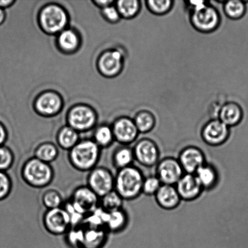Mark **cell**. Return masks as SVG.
Listing matches in <instances>:
<instances>
[{
	"label": "cell",
	"mask_w": 248,
	"mask_h": 248,
	"mask_svg": "<svg viewBox=\"0 0 248 248\" xmlns=\"http://www.w3.org/2000/svg\"><path fill=\"white\" fill-rule=\"evenodd\" d=\"M101 148L93 140H80L68 153L70 165L77 171L89 172L97 167Z\"/></svg>",
	"instance_id": "obj_1"
},
{
	"label": "cell",
	"mask_w": 248,
	"mask_h": 248,
	"mask_svg": "<svg viewBox=\"0 0 248 248\" xmlns=\"http://www.w3.org/2000/svg\"><path fill=\"white\" fill-rule=\"evenodd\" d=\"M144 178L142 171L134 165L119 170L115 176L114 190L124 201L135 200L142 194Z\"/></svg>",
	"instance_id": "obj_2"
},
{
	"label": "cell",
	"mask_w": 248,
	"mask_h": 248,
	"mask_svg": "<svg viewBox=\"0 0 248 248\" xmlns=\"http://www.w3.org/2000/svg\"><path fill=\"white\" fill-rule=\"evenodd\" d=\"M23 181L31 188H45L50 186L55 177L52 165L37 158H29L24 162L21 170Z\"/></svg>",
	"instance_id": "obj_3"
},
{
	"label": "cell",
	"mask_w": 248,
	"mask_h": 248,
	"mask_svg": "<svg viewBox=\"0 0 248 248\" xmlns=\"http://www.w3.org/2000/svg\"><path fill=\"white\" fill-rule=\"evenodd\" d=\"M86 186L101 198L115 189V176L108 168L97 166L89 172Z\"/></svg>",
	"instance_id": "obj_4"
},
{
	"label": "cell",
	"mask_w": 248,
	"mask_h": 248,
	"mask_svg": "<svg viewBox=\"0 0 248 248\" xmlns=\"http://www.w3.org/2000/svg\"><path fill=\"white\" fill-rule=\"evenodd\" d=\"M43 224L45 230L53 235L65 234L71 228L69 214L62 206L46 210L43 216Z\"/></svg>",
	"instance_id": "obj_5"
},
{
	"label": "cell",
	"mask_w": 248,
	"mask_h": 248,
	"mask_svg": "<svg viewBox=\"0 0 248 248\" xmlns=\"http://www.w3.org/2000/svg\"><path fill=\"white\" fill-rule=\"evenodd\" d=\"M78 212L86 216L99 206L100 198L87 186L77 187L69 200Z\"/></svg>",
	"instance_id": "obj_6"
},
{
	"label": "cell",
	"mask_w": 248,
	"mask_h": 248,
	"mask_svg": "<svg viewBox=\"0 0 248 248\" xmlns=\"http://www.w3.org/2000/svg\"><path fill=\"white\" fill-rule=\"evenodd\" d=\"M184 174V170L177 158H163L155 166V176L162 184L176 186Z\"/></svg>",
	"instance_id": "obj_7"
},
{
	"label": "cell",
	"mask_w": 248,
	"mask_h": 248,
	"mask_svg": "<svg viewBox=\"0 0 248 248\" xmlns=\"http://www.w3.org/2000/svg\"><path fill=\"white\" fill-rule=\"evenodd\" d=\"M133 148L135 160L138 164L147 168L156 166L160 160V150L154 141L142 139Z\"/></svg>",
	"instance_id": "obj_8"
},
{
	"label": "cell",
	"mask_w": 248,
	"mask_h": 248,
	"mask_svg": "<svg viewBox=\"0 0 248 248\" xmlns=\"http://www.w3.org/2000/svg\"><path fill=\"white\" fill-rule=\"evenodd\" d=\"M177 159L185 173L195 174L197 170L206 163L205 153L201 148L194 146L184 148Z\"/></svg>",
	"instance_id": "obj_9"
},
{
	"label": "cell",
	"mask_w": 248,
	"mask_h": 248,
	"mask_svg": "<svg viewBox=\"0 0 248 248\" xmlns=\"http://www.w3.org/2000/svg\"><path fill=\"white\" fill-rule=\"evenodd\" d=\"M41 23L50 33H56L64 28L67 16L64 10L55 5L46 7L41 14Z\"/></svg>",
	"instance_id": "obj_10"
},
{
	"label": "cell",
	"mask_w": 248,
	"mask_h": 248,
	"mask_svg": "<svg viewBox=\"0 0 248 248\" xmlns=\"http://www.w3.org/2000/svg\"><path fill=\"white\" fill-rule=\"evenodd\" d=\"M229 135L228 126L220 121H213L208 123L204 126L202 133L204 142L213 147L223 144Z\"/></svg>",
	"instance_id": "obj_11"
},
{
	"label": "cell",
	"mask_w": 248,
	"mask_h": 248,
	"mask_svg": "<svg viewBox=\"0 0 248 248\" xmlns=\"http://www.w3.org/2000/svg\"><path fill=\"white\" fill-rule=\"evenodd\" d=\"M175 186L182 201L186 202L196 200L203 191L194 174L185 173Z\"/></svg>",
	"instance_id": "obj_12"
},
{
	"label": "cell",
	"mask_w": 248,
	"mask_h": 248,
	"mask_svg": "<svg viewBox=\"0 0 248 248\" xmlns=\"http://www.w3.org/2000/svg\"><path fill=\"white\" fill-rule=\"evenodd\" d=\"M95 122V116L91 108L78 106L70 111L69 116L70 126L78 131L89 130Z\"/></svg>",
	"instance_id": "obj_13"
},
{
	"label": "cell",
	"mask_w": 248,
	"mask_h": 248,
	"mask_svg": "<svg viewBox=\"0 0 248 248\" xmlns=\"http://www.w3.org/2000/svg\"><path fill=\"white\" fill-rule=\"evenodd\" d=\"M115 140L121 145H129L138 137L139 131L135 122L127 118L120 119L112 128Z\"/></svg>",
	"instance_id": "obj_14"
},
{
	"label": "cell",
	"mask_w": 248,
	"mask_h": 248,
	"mask_svg": "<svg viewBox=\"0 0 248 248\" xmlns=\"http://www.w3.org/2000/svg\"><path fill=\"white\" fill-rule=\"evenodd\" d=\"M155 197L157 205L165 210H174L182 201L176 186L170 185L162 184Z\"/></svg>",
	"instance_id": "obj_15"
},
{
	"label": "cell",
	"mask_w": 248,
	"mask_h": 248,
	"mask_svg": "<svg viewBox=\"0 0 248 248\" xmlns=\"http://www.w3.org/2000/svg\"><path fill=\"white\" fill-rule=\"evenodd\" d=\"M193 22L199 30L209 31L216 28L218 23V16L213 7L205 6L194 11Z\"/></svg>",
	"instance_id": "obj_16"
},
{
	"label": "cell",
	"mask_w": 248,
	"mask_h": 248,
	"mask_svg": "<svg viewBox=\"0 0 248 248\" xmlns=\"http://www.w3.org/2000/svg\"><path fill=\"white\" fill-rule=\"evenodd\" d=\"M84 228V236L80 248H103L108 241V231L104 228Z\"/></svg>",
	"instance_id": "obj_17"
},
{
	"label": "cell",
	"mask_w": 248,
	"mask_h": 248,
	"mask_svg": "<svg viewBox=\"0 0 248 248\" xmlns=\"http://www.w3.org/2000/svg\"><path fill=\"white\" fill-rule=\"evenodd\" d=\"M194 174L203 191L215 188L219 180L217 169L214 165L207 162L199 168Z\"/></svg>",
	"instance_id": "obj_18"
},
{
	"label": "cell",
	"mask_w": 248,
	"mask_h": 248,
	"mask_svg": "<svg viewBox=\"0 0 248 248\" xmlns=\"http://www.w3.org/2000/svg\"><path fill=\"white\" fill-rule=\"evenodd\" d=\"M122 65V56L117 51L108 52L102 56L99 67L104 74L113 75L120 71Z\"/></svg>",
	"instance_id": "obj_19"
},
{
	"label": "cell",
	"mask_w": 248,
	"mask_h": 248,
	"mask_svg": "<svg viewBox=\"0 0 248 248\" xmlns=\"http://www.w3.org/2000/svg\"><path fill=\"white\" fill-rule=\"evenodd\" d=\"M128 220V214L123 208L109 212L106 230L115 234L122 232L127 227Z\"/></svg>",
	"instance_id": "obj_20"
},
{
	"label": "cell",
	"mask_w": 248,
	"mask_h": 248,
	"mask_svg": "<svg viewBox=\"0 0 248 248\" xmlns=\"http://www.w3.org/2000/svg\"><path fill=\"white\" fill-rule=\"evenodd\" d=\"M135 160L133 148L129 145H121L113 153V166L118 170L131 166Z\"/></svg>",
	"instance_id": "obj_21"
},
{
	"label": "cell",
	"mask_w": 248,
	"mask_h": 248,
	"mask_svg": "<svg viewBox=\"0 0 248 248\" xmlns=\"http://www.w3.org/2000/svg\"><path fill=\"white\" fill-rule=\"evenodd\" d=\"M62 102L57 94L51 92L41 95L36 102L38 110L41 113L51 115L59 110Z\"/></svg>",
	"instance_id": "obj_22"
},
{
	"label": "cell",
	"mask_w": 248,
	"mask_h": 248,
	"mask_svg": "<svg viewBox=\"0 0 248 248\" xmlns=\"http://www.w3.org/2000/svg\"><path fill=\"white\" fill-rule=\"evenodd\" d=\"M33 155V157L50 164L57 159L60 151L54 143L46 142L39 144L34 150Z\"/></svg>",
	"instance_id": "obj_23"
},
{
	"label": "cell",
	"mask_w": 248,
	"mask_h": 248,
	"mask_svg": "<svg viewBox=\"0 0 248 248\" xmlns=\"http://www.w3.org/2000/svg\"><path fill=\"white\" fill-rule=\"evenodd\" d=\"M79 140L78 132L70 126L61 129L57 137L58 146L68 152L76 145Z\"/></svg>",
	"instance_id": "obj_24"
},
{
	"label": "cell",
	"mask_w": 248,
	"mask_h": 248,
	"mask_svg": "<svg viewBox=\"0 0 248 248\" xmlns=\"http://www.w3.org/2000/svg\"><path fill=\"white\" fill-rule=\"evenodd\" d=\"M108 215V212L99 206L86 216L82 225L86 227L106 229Z\"/></svg>",
	"instance_id": "obj_25"
},
{
	"label": "cell",
	"mask_w": 248,
	"mask_h": 248,
	"mask_svg": "<svg viewBox=\"0 0 248 248\" xmlns=\"http://www.w3.org/2000/svg\"><path fill=\"white\" fill-rule=\"evenodd\" d=\"M241 108L237 104H229L223 107L220 112V121L228 126L236 125L241 120Z\"/></svg>",
	"instance_id": "obj_26"
},
{
	"label": "cell",
	"mask_w": 248,
	"mask_h": 248,
	"mask_svg": "<svg viewBox=\"0 0 248 248\" xmlns=\"http://www.w3.org/2000/svg\"><path fill=\"white\" fill-rule=\"evenodd\" d=\"M41 201L46 210L62 207L64 203L62 194L55 189H48L44 192Z\"/></svg>",
	"instance_id": "obj_27"
},
{
	"label": "cell",
	"mask_w": 248,
	"mask_h": 248,
	"mask_svg": "<svg viewBox=\"0 0 248 248\" xmlns=\"http://www.w3.org/2000/svg\"><path fill=\"white\" fill-rule=\"evenodd\" d=\"M93 140L101 148L110 147L115 140L112 128L107 125L99 126L94 133Z\"/></svg>",
	"instance_id": "obj_28"
},
{
	"label": "cell",
	"mask_w": 248,
	"mask_h": 248,
	"mask_svg": "<svg viewBox=\"0 0 248 248\" xmlns=\"http://www.w3.org/2000/svg\"><path fill=\"white\" fill-rule=\"evenodd\" d=\"M124 201L120 194L113 190L100 198L99 206L109 213L123 208Z\"/></svg>",
	"instance_id": "obj_29"
},
{
	"label": "cell",
	"mask_w": 248,
	"mask_h": 248,
	"mask_svg": "<svg viewBox=\"0 0 248 248\" xmlns=\"http://www.w3.org/2000/svg\"><path fill=\"white\" fill-rule=\"evenodd\" d=\"M83 226L71 227L65 234V241L69 247L72 248H80L84 236Z\"/></svg>",
	"instance_id": "obj_30"
},
{
	"label": "cell",
	"mask_w": 248,
	"mask_h": 248,
	"mask_svg": "<svg viewBox=\"0 0 248 248\" xmlns=\"http://www.w3.org/2000/svg\"><path fill=\"white\" fill-rule=\"evenodd\" d=\"M135 123L139 132L145 133L152 130L155 125V120L149 113L142 112L136 116Z\"/></svg>",
	"instance_id": "obj_31"
},
{
	"label": "cell",
	"mask_w": 248,
	"mask_h": 248,
	"mask_svg": "<svg viewBox=\"0 0 248 248\" xmlns=\"http://www.w3.org/2000/svg\"><path fill=\"white\" fill-rule=\"evenodd\" d=\"M60 46L65 50H72L76 48L78 43L76 33L70 30L62 31L59 36Z\"/></svg>",
	"instance_id": "obj_32"
},
{
	"label": "cell",
	"mask_w": 248,
	"mask_h": 248,
	"mask_svg": "<svg viewBox=\"0 0 248 248\" xmlns=\"http://www.w3.org/2000/svg\"><path fill=\"white\" fill-rule=\"evenodd\" d=\"M162 185L161 182L155 174L146 177L143 182L142 194L149 196H155Z\"/></svg>",
	"instance_id": "obj_33"
},
{
	"label": "cell",
	"mask_w": 248,
	"mask_h": 248,
	"mask_svg": "<svg viewBox=\"0 0 248 248\" xmlns=\"http://www.w3.org/2000/svg\"><path fill=\"white\" fill-rule=\"evenodd\" d=\"M15 161V155L9 147L0 146V171H6L11 169Z\"/></svg>",
	"instance_id": "obj_34"
},
{
	"label": "cell",
	"mask_w": 248,
	"mask_h": 248,
	"mask_svg": "<svg viewBox=\"0 0 248 248\" xmlns=\"http://www.w3.org/2000/svg\"><path fill=\"white\" fill-rule=\"evenodd\" d=\"M140 7L139 1L135 0H123L118 2V10L125 17H131L137 13Z\"/></svg>",
	"instance_id": "obj_35"
},
{
	"label": "cell",
	"mask_w": 248,
	"mask_h": 248,
	"mask_svg": "<svg viewBox=\"0 0 248 248\" xmlns=\"http://www.w3.org/2000/svg\"><path fill=\"white\" fill-rule=\"evenodd\" d=\"M225 11L232 18H240L245 12V6L244 2L237 0L228 2L225 6Z\"/></svg>",
	"instance_id": "obj_36"
},
{
	"label": "cell",
	"mask_w": 248,
	"mask_h": 248,
	"mask_svg": "<svg viewBox=\"0 0 248 248\" xmlns=\"http://www.w3.org/2000/svg\"><path fill=\"white\" fill-rule=\"evenodd\" d=\"M12 181L6 171H0V201L6 199L11 194Z\"/></svg>",
	"instance_id": "obj_37"
},
{
	"label": "cell",
	"mask_w": 248,
	"mask_h": 248,
	"mask_svg": "<svg viewBox=\"0 0 248 248\" xmlns=\"http://www.w3.org/2000/svg\"><path fill=\"white\" fill-rule=\"evenodd\" d=\"M148 6L155 13L163 14L169 11L171 6V1L169 0H155L148 1Z\"/></svg>",
	"instance_id": "obj_38"
},
{
	"label": "cell",
	"mask_w": 248,
	"mask_h": 248,
	"mask_svg": "<svg viewBox=\"0 0 248 248\" xmlns=\"http://www.w3.org/2000/svg\"><path fill=\"white\" fill-rule=\"evenodd\" d=\"M103 14L107 19L111 21H117L120 18V12L113 6L104 7Z\"/></svg>",
	"instance_id": "obj_39"
},
{
	"label": "cell",
	"mask_w": 248,
	"mask_h": 248,
	"mask_svg": "<svg viewBox=\"0 0 248 248\" xmlns=\"http://www.w3.org/2000/svg\"><path fill=\"white\" fill-rule=\"evenodd\" d=\"M7 133L5 126L0 123V146L4 145L7 140Z\"/></svg>",
	"instance_id": "obj_40"
},
{
	"label": "cell",
	"mask_w": 248,
	"mask_h": 248,
	"mask_svg": "<svg viewBox=\"0 0 248 248\" xmlns=\"http://www.w3.org/2000/svg\"><path fill=\"white\" fill-rule=\"evenodd\" d=\"M12 3H13V1H9V0L4 1V0H1V1H0V8L3 9L4 7H8Z\"/></svg>",
	"instance_id": "obj_41"
},
{
	"label": "cell",
	"mask_w": 248,
	"mask_h": 248,
	"mask_svg": "<svg viewBox=\"0 0 248 248\" xmlns=\"http://www.w3.org/2000/svg\"><path fill=\"white\" fill-rule=\"evenodd\" d=\"M5 12L4 11V10L0 8V25L3 23L4 19H5Z\"/></svg>",
	"instance_id": "obj_42"
}]
</instances>
